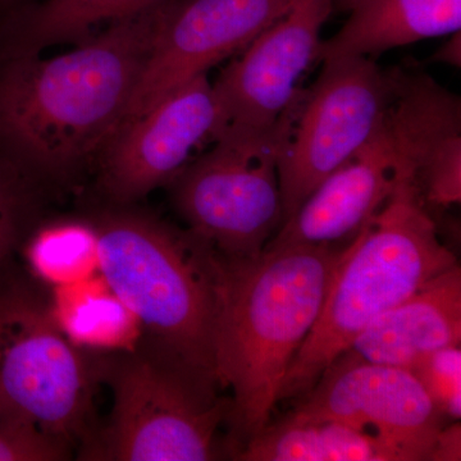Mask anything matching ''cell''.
Masks as SVG:
<instances>
[{"mask_svg":"<svg viewBox=\"0 0 461 461\" xmlns=\"http://www.w3.org/2000/svg\"><path fill=\"white\" fill-rule=\"evenodd\" d=\"M461 342L459 264L379 315L348 348L364 362L411 371L429 355Z\"/></svg>","mask_w":461,"mask_h":461,"instance_id":"obj_15","label":"cell"},{"mask_svg":"<svg viewBox=\"0 0 461 461\" xmlns=\"http://www.w3.org/2000/svg\"><path fill=\"white\" fill-rule=\"evenodd\" d=\"M344 26L321 41L318 62L377 56L461 30V0H357Z\"/></svg>","mask_w":461,"mask_h":461,"instance_id":"obj_16","label":"cell"},{"mask_svg":"<svg viewBox=\"0 0 461 461\" xmlns=\"http://www.w3.org/2000/svg\"><path fill=\"white\" fill-rule=\"evenodd\" d=\"M411 372L446 420H460V346H450L435 351L421 359Z\"/></svg>","mask_w":461,"mask_h":461,"instance_id":"obj_21","label":"cell"},{"mask_svg":"<svg viewBox=\"0 0 461 461\" xmlns=\"http://www.w3.org/2000/svg\"><path fill=\"white\" fill-rule=\"evenodd\" d=\"M395 71L387 126L427 209L461 202V102L429 75Z\"/></svg>","mask_w":461,"mask_h":461,"instance_id":"obj_13","label":"cell"},{"mask_svg":"<svg viewBox=\"0 0 461 461\" xmlns=\"http://www.w3.org/2000/svg\"><path fill=\"white\" fill-rule=\"evenodd\" d=\"M172 366L136 360L114 381V408L104 436L107 459H215V435L229 406Z\"/></svg>","mask_w":461,"mask_h":461,"instance_id":"obj_9","label":"cell"},{"mask_svg":"<svg viewBox=\"0 0 461 461\" xmlns=\"http://www.w3.org/2000/svg\"><path fill=\"white\" fill-rule=\"evenodd\" d=\"M433 59L436 62L446 63V65L460 67L461 63V35L455 32L450 35V39L446 41L444 47L436 51Z\"/></svg>","mask_w":461,"mask_h":461,"instance_id":"obj_25","label":"cell"},{"mask_svg":"<svg viewBox=\"0 0 461 461\" xmlns=\"http://www.w3.org/2000/svg\"><path fill=\"white\" fill-rule=\"evenodd\" d=\"M32 271L54 287L77 284L98 275L96 230L83 224H62L44 230L27 249Z\"/></svg>","mask_w":461,"mask_h":461,"instance_id":"obj_20","label":"cell"},{"mask_svg":"<svg viewBox=\"0 0 461 461\" xmlns=\"http://www.w3.org/2000/svg\"><path fill=\"white\" fill-rule=\"evenodd\" d=\"M281 147L221 136L176 177L178 212L190 232L220 256H260L280 230Z\"/></svg>","mask_w":461,"mask_h":461,"instance_id":"obj_6","label":"cell"},{"mask_svg":"<svg viewBox=\"0 0 461 461\" xmlns=\"http://www.w3.org/2000/svg\"><path fill=\"white\" fill-rule=\"evenodd\" d=\"M335 5L336 0H294L223 69L213 83L224 118L221 136L285 144L304 95L300 81L318 62L321 27Z\"/></svg>","mask_w":461,"mask_h":461,"instance_id":"obj_7","label":"cell"},{"mask_svg":"<svg viewBox=\"0 0 461 461\" xmlns=\"http://www.w3.org/2000/svg\"><path fill=\"white\" fill-rule=\"evenodd\" d=\"M294 412L341 421L393 445L406 461L429 460L446 418L408 369L342 353L324 369Z\"/></svg>","mask_w":461,"mask_h":461,"instance_id":"obj_10","label":"cell"},{"mask_svg":"<svg viewBox=\"0 0 461 461\" xmlns=\"http://www.w3.org/2000/svg\"><path fill=\"white\" fill-rule=\"evenodd\" d=\"M50 317L71 344L85 348L131 351L141 336V321L100 273L54 287Z\"/></svg>","mask_w":461,"mask_h":461,"instance_id":"obj_18","label":"cell"},{"mask_svg":"<svg viewBox=\"0 0 461 461\" xmlns=\"http://www.w3.org/2000/svg\"><path fill=\"white\" fill-rule=\"evenodd\" d=\"M397 181V157L386 122L359 153L312 191L266 248H345L384 208Z\"/></svg>","mask_w":461,"mask_h":461,"instance_id":"obj_14","label":"cell"},{"mask_svg":"<svg viewBox=\"0 0 461 461\" xmlns=\"http://www.w3.org/2000/svg\"><path fill=\"white\" fill-rule=\"evenodd\" d=\"M456 264L411 171L399 163L393 195L339 258L318 320L284 379L280 402L302 399L373 321Z\"/></svg>","mask_w":461,"mask_h":461,"instance_id":"obj_3","label":"cell"},{"mask_svg":"<svg viewBox=\"0 0 461 461\" xmlns=\"http://www.w3.org/2000/svg\"><path fill=\"white\" fill-rule=\"evenodd\" d=\"M16 236V215L5 190L0 189V260L11 248Z\"/></svg>","mask_w":461,"mask_h":461,"instance_id":"obj_24","label":"cell"},{"mask_svg":"<svg viewBox=\"0 0 461 461\" xmlns=\"http://www.w3.org/2000/svg\"><path fill=\"white\" fill-rule=\"evenodd\" d=\"M98 232L99 273L156 336L169 366L212 391L215 251L189 232L114 217Z\"/></svg>","mask_w":461,"mask_h":461,"instance_id":"obj_4","label":"cell"},{"mask_svg":"<svg viewBox=\"0 0 461 461\" xmlns=\"http://www.w3.org/2000/svg\"><path fill=\"white\" fill-rule=\"evenodd\" d=\"M223 129L208 75L187 81L117 133L105 154L108 190L117 199L132 200L176 180Z\"/></svg>","mask_w":461,"mask_h":461,"instance_id":"obj_12","label":"cell"},{"mask_svg":"<svg viewBox=\"0 0 461 461\" xmlns=\"http://www.w3.org/2000/svg\"><path fill=\"white\" fill-rule=\"evenodd\" d=\"M235 456L247 461H406L378 436L294 411L269 421Z\"/></svg>","mask_w":461,"mask_h":461,"instance_id":"obj_17","label":"cell"},{"mask_svg":"<svg viewBox=\"0 0 461 461\" xmlns=\"http://www.w3.org/2000/svg\"><path fill=\"white\" fill-rule=\"evenodd\" d=\"M89 377L50 315L18 297L0 299V423L66 442L83 427Z\"/></svg>","mask_w":461,"mask_h":461,"instance_id":"obj_8","label":"cell"},{"mask_svg":"<svg viewBox=\"0 0 461 461\" xmlns=\"http://www.w3.org/2000/svg\"><path fill=\"white\" fill-rule=\"evenodd\" d=\"M294 0H169L124 113L131 123L169 91L241 53ZM118 131V132H120Z\"/></svg>","mask_w":461,"mask_h":461,"instance_id":"obj_11","label":"cell"},{"mask_svg":"<svg viewBox=\"0 0 461 461\" xmlns=\"http://www.w3.org/2000/svg\"><path fill=\"white\" fill-rule=\"evenodd\" d=\"M60 439L23 424L0 423V461H53L66 459Z\"/></svg>","mask_w":461,"mask_h":461,"instance_id":"obj_22","label":"cell"},{"mask_svg":"<svg viewBox=\"0 0 461 461\" xmlns=\"http://www.w3.org/2000/svg\"><path fill=\"white\" fill-rule=\"evenodd\" d=\"M461 427L455 423L444 427L436 437L435 445L430 451L429 460L459 461L461 459Z\"/></svg>","mask_w":461,"mask_h":461,"instance_id":"obj_23","label":"cell"},{"mask_svg":"<svg viewBox=\"0 0 461 461\" xmlns=\"http://www.w3.org/2000/svg\"><path fill=\"white\" fill-rule=\"evenodd\" d=\"M357 2V0H336V5H339L341 8L350 11V9L353 8V5Z\"/></svg>","mask_w":461,"mask_h":461,"instance_id":"obj_26","label":"cell"},{"mask_svg":"<svg viewBox=\"0 0 461 461\" xmlns=\"http://www.w3.org/2000/svg\"><path fill=\"white\" fill-rule=\"evenodd\" d=\"M342 250L266 248L247 259L215 253L214 372L217 384L232 391L227 417L235 454L271 421Z\"/></svg>","mask_w":461,"mask_h":461,"instance_id":"obj_2","label":"cell"},{"mask_svg":"<svg viewBox=\"0 0 461 461\" xmlns=\"http://www.w3.org/2000/svg\"><path fill=\"white\" fill-rule=\"evenodd\" d=\"M9 2V0H0V3Z\"/></svg>","mask_w":461,"mask_h":461,"instance_id":"obj_27","label":"cell"},{"mask_svg":"<svg viewBox=\"0 0 461 461\" xmlns=\"http://www.w3.org/2000/svg\"><path fill=\"white\" fill-rule=\"evenodd\" d=\"M321 63L320 77L304 89L277 157L284 222L324 178L384 129L393 98L395 71H384L371 58Z\"/></svg>","mask_w":461,"mask_h":461,"instance_id":"obj_5","label":"cell"},{"mask_svg":"<svg viewBox=\"0 0 461 461\" xmlns=\"http://www.w3.org/2000/svg\"><path fill=\"white\" fill-rule=\"evenodd\" d=\"M165 2L168 0H47L14 27L8 23L5 36L30 50L56 42H83L104 21L115 23Z\"/></svg>","mask_w":461,"mask_h":461,"instance_id":"obj_19","label":"cell"},{"mask_svg":"<svg viewBox=\"0 0 461 461\" xmlns=\"http://www.w3.org/2000/svg\"><path fill=\"white\" fill-rule=\"evenodd\" d=\"M168 3L115 21L60 56L41 58L5 38L0 47V154L66 168L108 149Z\"/></svg>","mask_w":461,"mask_h":461,"instance_id":"obj_1","label":"cell"}]
</instances>
